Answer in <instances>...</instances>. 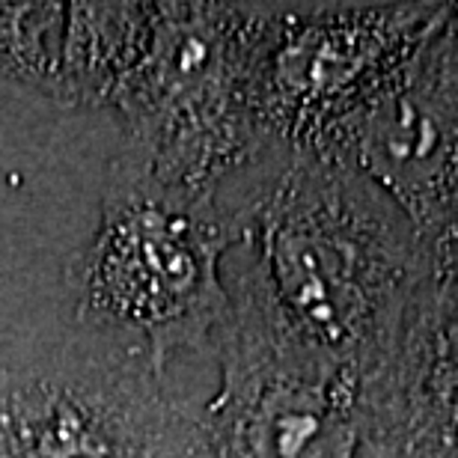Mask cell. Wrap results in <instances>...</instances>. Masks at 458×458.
<instances>
[{
    "instance_id": "1",
    "label": "cell",
    "mask_w": 458,
    "mask_h": 458,
    "mask_svg": "<svg viewBox=\"0 0 458 458\" xmlns=\"http://www.w3.org/2000/svg\"><path fill=\"white\" fill-rule=\"evenodd\" d=\"M244 244L283 322L372 402L441 286L405 212L348 161L304 152L262 191Z\"/></svg>"
},
{
    "instance_id": "2",
    "label": "cell",
    "mask_w": 458,
    "mask_h": 458,
    "mask_svg": "<svg viewBox=\"0 0 458 458\" xmlns=\"http://www.w3.org/2000/svg\"><path fill=\"white\" fill-rule=\"evenodd\" d=\"M277 4H102L96 111L161 179L224 199L247 224L292 155L259 131V66Z\"/></svg>"
},
{
    "instance_id": "3",
    "label": "cell",
    "mask_w": 458,
    "mask_h": 458,
    "mask_svg": "<svg viewBox=\"0 0 458 458\" xmlns=\"http://www.w3.org/2000/svg\"><path fill=\"white\" fill-rule=\"evenodd\" d=\"M242 242L224 199L119 149L98 226L66 274L75 325L140 345L161 372L185 354L215 357L229 313L224 262Z\"/></svg>"
},
{
    "instance_id": "4",
    "label": "cell",
    "mask_w": 458,
    "mask_h": 458,
    "mask_svg": "<svg viewBox=\"0 0 458 458\" xmlns=\"http://www.w3.org/2000/svg\"><path fill=\"white\" fill-rule=\"evenodd\" d=\"M224 283L206 458H369L357 381L283 322L244 242L229 250Z\"/></svg>"
},
{
    "instance_id": "5",
    "label": "cell",
    "mask_w": 458,
    "mask_h": 458,
    "mask_svg": "<svg viewBox=\"0 0 458 458\" xmlns=\"http://www.w3.org/2000/svg\"><path fill=\"white\" fill-rule=\"evenodd\" d=\"M0 458H206L203 408L140 345L75 325L0 375Z\"/></svg>"
},
{
    "instance_id": "6",
    "label": "cell",
    "mask_w": 458,
    "mask_h": 458,
    "mask_svg": "<svg viewBox=\"0 0 458 458\" xmlns=\"http://www.w3.org/2000/svg\"><path fill=\"white\" fill-rule=\"evenodd\" d=\"M450 4H277L256 107L271 152H325L414 57Z\"/></svg>"
},
{
    "instance_id": "7",
    "label": "cell",
    "mask_w": 458,
    "mask_h": 458,
    "mask_svg": "<svg viewBox=\"0 0 458 458\" xmlns=\"http://www.w3.org/2000/svg\"><path fill=\"white\" fill-rule=\"evenodd\" d=\"M334 155L396 203L435 262L458 274V4L417 54L340 128Z\"/></svg>"
},
{
    "instance_id": "8",
    "label": "cell",
    "mask_w": 458,
    "mask_h": 458,
    "mask_svg": "<svg viewBox=\"0 0 458 458\" xmlns=\"http://www.w3.org/2000/svg\"><path fill=\"white\" fill-rule=\"evenodd\" d=\"M363 423L369 458H458V274Z\"/></svg>"
},
{
    "instance_id": "9",
    "label": "cell",
    "mask_w": 458,
    "mask_h": 458,
    "mask_svg": "<svg viewBox=\"0 0 458 458\" xmlns=\"http://www.w3.org/2000/svg\"><path fill=\"white\" fill-rule=\"evenodd\" d=\"M69 4H0V81L57 102Z\"/></svg>"
}]
</instances>
